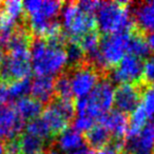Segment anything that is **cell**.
I'll return each mask as SVG.
<instances>
[{
  "instance_id": "obj_1",
  "label": "cell",
  "mask_w": 154,
  "mask_h": 154,
  "mask_svg": "<svg viewBox=\"0 0 154 154\" xmlns=\"http://www.w3.org/2000/svg\"><path fill=\"white\" fill-rule=\"evenodd\" d=\"M31 68L37 76L60 74L68 62L64 45L35 37L30 47Z\"/></svg>"
},
{
  "instance_id": "obj_2",
  "label": "cell",
  "mask_w": 154,
  "mask_h": 154,
  "mask_svg": "<svg viewBox=\"0 0 154 154\" xmlns=\"http://www.w3.org/2000/svg\"><path fill=\"white\" fill-rule=\"evenodd\" d=\"M114 103V88L107 76L103 77L92 91L84 97L77 98L75 111L77 115H87L94 119L110 112Z\"/></svg>"
},
{
  "instance_id": "obj_3",
  "label": "cell",
  "mask_w": 154,
  "mask_h": 154,
  "mask_svg": "<svg viewBox=\"0 0 154 154\" xmlns=\"http://www.w3.org/2000/svg\"><path fill=\"white\" fill-rule=\"evenodd\" d=\"M129 5L125 1L101 2L95 18L99 31L106 35L132 30L134 22L131 18Z\"/></svg>"
},
{
  "instance_id": "obj_4",
  "label": "cell",
  "mask_w": 154,
  "mask_h": 154,
  "mask_svg": "<svg viewBox=\"0 0 154 154\" xmlns=\"http://www.w3.org/2000/svg\"><path fill=\"white\" fill-rule=\"evenodd\" d=\"M62 26L66 36L75 39L89 32L96 30V21L93 15L85 13L77 5V2L63 3L61 9Z\"/></svg>"
},
{
  "instance_id": "obj_5",
  "label": "cell",
  "mask_w": 154,
  "mask_h": 154,
  "mask_svg": "<svg viewBox=\"0 0 154 154\" xmlns=\"http://www.w3.org/2000/svg\"><path fill=\"white\" fill-rule=\"evenodd\" d=\"M75 103L72 99L54 98L42 111V119L51 130L52 135H59L74 119Z\"/></svg>"
},
{
  "instance_id": "obj_6",
  "label": "cell",
  "mask_w": 154,
  "mask_h": 154,
  "mask_svg": "<svg viewBox=\"0 0 154 154\" xmlns=\"http://www.w3.org/2000/svg\"><path fill=\"white\" fill-rule=\"evenodd\" d=\"M66 73L70 77L73 95L77 98L88 95L94 89L97 82L103 77H106L87 60L79 66L69 68Z\"/></svg>"
},
{
  "instance_id": "obj_7",
  "label": "cell",
  "mask_w": 154,
  "mask_h": 154,
  "mask_svg": "<svg viewBox=\"0 0 154 154\" xmlns=\"http://www.w3.org/2000/svg\"><path fill=\"white\" fill-rule=\"evenodd\" d=\"M30 52L9 53L0 62V78L2 84H10L15 80L29 78L31 74Z\"/></svg>"
},
{
  "instance_id": "obj_8",
  "label": "cell",
  "mask_w": 154,
  "mask_h": 154,
  "mask_svg": "<svg viewBox=\"0 0 154 154\" xmlns=\"http://www.w3.org/2000/svg\"><path fill=\"white\" fill-rule=\"evenodd\" d=\"M143 62L141 59L126 54L119 63L108 72L107 77L114 82L122 84H138L141 82Z\"/></svg>"
},
{
  "instance_id": "obj_9",
  "label": "cell",
  "mask_w": 154,
  "mask_h": 154,
  "mask_svg": "<svg viewBox=\"0 0 154 154\" xmlns=\"http://www.w3.org/2000/svg\"><path fill=\"white\" fill-rule=\"evenodd\" d=\"M143 82L138 84H122L114 90V105L117 111L132 113L139 106L145 89Z\"/></svg>"
},
{
  "instance_id": "obj_10",
  "label": "cell",
  "mask_w": 154,
  "mask_h": 154,
  "mask_svg": "<svg viewBox=\"0 0 154 154\" xmlns=\"http://www.w3.org/2000/svg\"><path fill=\"white\" fill-rule=\"evenodd\" d=\"M124 154H154V125H146L136 136L126 137Z\"/></svg>"
},
{
  "instance_id": "obj_11",
  "label": "cell",
  "mask_w": 154,
  "mask_h": 154,
  "mask_svg": "<svg viewBox=\"0 0 154 154\" xmlns=\"http://www.w3.org/2000/svg\"><path fill=\"white\" fill-rule=\"evenodd\" d=\"M23 127L24 122L13 108L0 105V141L15 139Z\"/></svg>"
},
{
  "instance_id": "obj_12",
  "label": "cell",
  "mask_w": 154,
  "mask_h": 154,
  "mask_svg": "<svg viewBox=\"0 0 154 154\" xmlns=\"http://www.w3.org/2000/svg\"><path fill=\"white\" fill-rule=\"evenodd\" d=\"M63 2L61 1H53V0H28L23 2L24 13L28 17H40L43 19L52 20L61 11Z\"/></svg>"
},
{
  "instance_id": "obj_13",
  "label": "cell",
  "mask_w": 154,
  "mask_h": 154,
  "mask_svg": "<svg viewBox=\"0 0 154 154\" xmlns=\"http://www.w3.org/2000/svg\"><path fill=\"white\" fill-rule=\"evenodd\" d=\"M100 124L111 133L112 138L125 139L128 132L129 119L127 114L117 110L108 112L100 118Z\"/></svg>"
},
{
  "instance_id": "obj_14",
  "label": "cell",
  "mask_w": 154,
  "mask_h": 154,
  "mask_svg": "<svg viewBox=\"0 0 154 154\" xmlns=\"http://www.w3.org/2000/svg\"><path fill=\"white\" fill-rule=\"evenodd\" d=\"M134 26L143 34L154 31V1L135 5L132 11Z\"/></svg>"
},
{
  "instance_id": "obj_15",
  "label": "cell",
  "mask_w": 154,
  "mask_h": 154,
  "mask_svg": "<svg viewBox=\"0 0 154 154\" xmlns=\"http://www.w3.org/2000/svg\"><path fill=\"white\" fill-rule=\"evenodd\" d=\"M31 94L32 97L39 103H50L55 98L54 90V77L36 76L31 82Z\"/></svg>"
},
{
  "instance_id": "obj_16",
  "label": "cell",
  "mask_w": 154,
  "mask_h": 154,
  "mask_svg": "<svg viewBox=\"0 0 154 154\" xmlns=\"http://www.w3.org/2000/svg\"><path fill=\"white\" fill-rule=\"evenodd\" d=\"M85 141L92 150L103 149L110 143L112 139V135L101 124L94 125L89 131H87L84 136Z\"/></svg>"
},
{
  "instance_id": "obj_17",
  "label": "cell",
  "mask_w": 154,
  "mask_h": 154,
  "mask_svg": "<svg viewBox=\"0 0 154 154\" xmlns=\"http://www.w3.org/2000/svg\"><path fill=\"white\" fill-rule=\"evenodd\" d=\"M22 120H33L37 118L43 111V105L33 97H23L18 99L14 108Z\"/></svg>"
},
{
  "instance_id": "obj_18",
  "label": "cell",
  "mask_w": 154,
  "mask_h": 154,
  "mask_svg": "<svg viewBox=\"0 0 154 154\" xmlns=\"http://www.w3.org/2000/svg\"><path fill=\"white\" fill-rule=\"evenodd\" d=\"M150 51L151 50L146 40V35L139 30H137L134 26V28L130 31V38H129L127 53L139 59H143L149 55Z\"/></svg>"
},
{
  "instance_id": "obj_19",
  "label": "cell",
  "mask_w": 154,
  "mask_h": 154,
  "mask_svg": "<svg viewBox=\"0 0 154 154\" xmlns=\"http://www.w3.org/2000/svg\"><path fill=\"white\" fill-rule=\"evenodd\" d=\"M84 136L74 129H66L60 133L56 141L60 150L71 153L84 147Z\"/></svg>"
},
{
  "instance_id": "obj_20",
  "label": "cell",
  "mask_w": 154,
  "mask_h": 154,
  "mask_svg": "<svg viewBox=\"0 0 154 154\" xmlns=\"http://www.w3.org/2000/svg\"><path fill=\"white\" fill-rule=\"evenodd\" d=\"M18 140L19 146V154H38L42 152L45 147V141L43 139L34 136L29 133L22 134Z\"/></svg>"
},
{
  "instance_id": "obj_21",
  "label": "cell",
  "mask_w": 154,
  "mask_h": 154,
  "mask_svg": "<svg viewBox=\"0 0 154 154\" xmlns=\"http://www.w3.org/2000/svg\"><path fill=\"white\" fill-rule=\"evenodd\" d=\"M148 115L143 109V105H139L134 111L131 113L130 119H129L128 132H127L126 137L136 136L140 133V131L145 128L147 124Z\"/></svg>"
},
{
  "instance_id": "obj_22",
  "label": "cell",
  "mask_w": 154,
  "mask_h": 154,
  "mask_svg": "<svg viewBox=\"0 0 154 154\" xmlns=\"http://www.w3.org/2000/svg\"><path fill=\"white\" fill-rule=\"evenodd\" d=\"M54 90H55V98L72 99L73 92L68 73L62 72L56 78H54Z\"/></svg>"
},
{
  "instance_id": "obj_23",
  "label": "cell",
  "mask_w": 154,
  "mask_h": 154,
  "mask_svg": "<svg viewBox=\"0 0 154 154\" xmlns=\"http://www.w3.org/2000/svg\"><path fill=\"white\" fill-rule=\"evenodd\" d=\"M8 96L9 100H16L26 97L29 92L31 91V80L30 78H23V79L15 80L13 82L8 84Z\"/></svg>"
},
{
  "instance_id": "obj_24",
  "label": "cell",
  "mask_w": 154,
  "mask_h": 154,
  "mask_svg": "<svg viewBox=\"0 0 154 154\" xmlns=\"http://www.w3.org/2000/svg\"><path fill=\"white\" fill-rule=\"evenodd\" d=\"M64 50H66V59L70 64L69 68L79 66L86 61V54H85L84 50L82 49V47L76 41L69 40L64 47Z\"/></svg>"
},
{
  "instance_id": "obj_25",
  "label": "cell",
  "mask_w": 154,
  "mask_h": 154,
  "mask_svg": "<svg viewBox=\"0 0 154 154\" xmlns=\"http://www.w3.org/2000/svg\"><path fill=\"white\" fill-rule=\"evenodd\" d=\"M26 129V133L39 137V138L43 139V140H45V139L49 140L50 138L53 137L51 130H50L48 125L45 124V120L41 117L40 118L37 117L35 119L29 122Z\"/></svg>"
},
{
  "instance_id": "obj_26",
  "label": "cell",
  "mask_w": 154,
  "mask_h": 154,
  "mask_svg": "<svg viewBox=\"0 0 154 154\" xmlns=\"http://www.w3.org/2000/svg\"><path fill=\"white\" fill-rule=\"evenodd\" d=\"M0 10L16 22L19 21L24 15L23 2L18 0H9L0 3Z\"/></svg>"
},
{
  "instance_id": "obj_27",
  "label": "cell",
  "mask_w": 154,
  "mask_h": 154,
  "mask_svg": "<svg viewBox=\"0 0 154 154\" xmlns=\"http://www.w3.org/2000/svg\"><path fill=\"white\" fill-rule=\"evenodd\" d=\"M143 107L145 109L148 116L154 115V87L146 86L143 91V97H141Z\"/></svg>"
},
{
  "instance_id": "obj_28",
  "label": "cell",
  "mask_w": 154,
  "mask_h": 154,
  "mask_svg": "<svg viewBox=\"0 0 154 154\" xmlns=\"http://www.w3.org/2000/svg\"><path fill=\"white\" fill-rule=\"evenodd\" d=\"M95 119L90 116L87 115H77V117L74 119L73 125H74V130L77 132H87L89 131L93 126H94Z\"/></svg>"
},
{
  "instance_id": "obj_29",
  "label": "cell",
  "mask_w": 154,
  "mask_h": 154,
  "mask_svg": "<svg viewBox=\"0 0 154 154\" xmlns=\"http://www.w3.org/2000/svg\"><path fill=\"white\" fill-rule=\"evenodd\" d=\"M141 82H143L145 86L154 87V57L150 58L143 64Z\"/></svg>"
},
{
  "instance_id": "obj_30",
  "label": "cell",
  "mask_w": 154,
  "mask_h": 154,
  "mask_svg": "<svg viewBox=\"0 0 154 154\" xmlns=\"http://www.w3.org/2000/svg\"><path fill=\"white\" fill-rule=\"evenodd\" d=\"M99 1H95V0H84V1H79L77 2V5L79 7V9L82 11H84L85 13H88L92 15L93 13L97 12V10L100 7Z\"/></svg>"
},
{
  "instance_id": "obj_31",
  "label": "cell",
  "mask_w": 154,
  "mask_h": 154,
  "mask_svg": "<svg viewBox=\"0 0 154 154\" xmlns=\"http://www.w3.org/2000/svg\"><path fill=\"white\" fill-rule=\"evenodd\" d=\"M96 154H119V153H118L112 146H107V147H105L103 149L99 150L98 153H96Z\"/></svg>"
},
{
  "instance_id": "obj_32",
  "label": "cell",
  "mask_w": 154,
  "mask_h": 154,
  "mask_svg": "<svg viewBox=\"0 0 154 154\" xmlns=\"http://www.w3.org/2000/svg\"><path fill=\"white\" fill-rule=\"evenodd\" d=\"M71 154H96V153H95L94 150L90 149V148L82 147V148H80V149L76 150V151L72 152Z\"/></svg>"
},
{
  "instance_id": "obj_33",
  "label": "cell",
  "mask_w": 154,
  "mask_h": 154,
  "mask_svg": "<svg viewBox=\"0 0 154 154\" xmlns=\"http://www.w3.org/2000/svg\"><path fill=\"white\" fill-rule=\"evenodd\" d=\"M146 40H147V43L149 45L150 50H153L154 51V31L148 33V36L146 37Z\"/></svg>"
},
{
  "instance_id": "obj_34",
  "label": "cell",
  "mask_w": 154,
  "mask_h": 154,
  "mask_svg": "<svg viewBox=\"0 0 154 154\" xmlns=\"http://www.w3.org/2000/svg\"><path fill=\"white\" fill-rule=\"evenodd\" d=\"M0 154H7V150H5V145L0 141Z\"/></svg>"
},
{
  "instance_id": "obj_35",
  "label": "cell",
  "mask_w": 154,
  "mask_h": 154,
  "mask_svg": "<svg viewBox=\"0 0 154 154\" xmlns=\"http://www.w3.org/2000/svg\"><path fill=\"white\" fill-rule=\"evenodd\" d=\"M3 57H5V54H3V52H2V50H0V62L2 61V59H3Z\"/></svg>"
},
{
  "instance_id": "obj_36",
  "label": "cell",
  "mask_w": 154,
  "mask_h": 154,
  "mask_svg": "<svg viewBox=\"0 0 154 154\" xmlns=\"http://www.w3.org/2000/svg\"><path fill=\"white\" fill-rule=\"evenodd\" d=\"M152 124H153V125H154V120H153V122H152Z\"/></svg>"
}]
</instances>
